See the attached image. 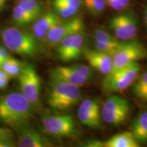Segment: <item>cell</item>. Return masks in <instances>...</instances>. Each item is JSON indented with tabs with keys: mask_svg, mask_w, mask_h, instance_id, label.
<instances>
[{
	"mask_svg": "<svg viewBox=\"0 0 147 147\" xmlns=\"http://www.w3.org/2000/svg\"><path fill=\"white\" fill-rule=\"evenodd\" d=\"M34 107L21 93H10L0 97V122L16 129L28 125Z\"/></svg>",
	"mask_w": 147,
	"mask_h": 147,
	"instance_id": "6da1fadb",
	"label": "cell"
},
{
	"mask_svg": "<svg viewBox=\"0 0 147 147\" xmlns=\"http://www.w3.org/2000/svg\"><path fill=\"white\" fill-rule=\"evenodd\" d=\"M81 98L82 92L79 86L57 79L51 80L48 95V104L52 109L68 110L77 105Z\"/></svg>",
	"mask_w": 147,
	"mask_h": 147,
	"instance_id": "7a4b0ae2",
	"label": "cell"
},
{
	"mask_svg": "<svg viewBox=\"0 0 147 147\" xmlns=\"http://www.w3.org/2000/svg\"><path fill=\"white\" fill-rule=\"evenodd\" d=\"M0 38L7 49L19 55L34 57L39 52L38 41L34 35L16 27H5Z\"/></svg>",
	"mask_w": 147,
	"mask_h": 147,
	"instance_id": "3957f363",
	"label": "cell"
},
{
	"mask_svg": "<svg viewBox=\"0 0 147 147\" xmlns=\"http://www.w3.org/2000/svg\"><path fill=\"white\" fill-rule=\"evenodd\" d=\"M140 69L138 62L110 71L106 75L102 84V91L106 93H113L124 91L134 83Z\"/></svg>",
	"mask_w": 147,
	"mask_h": 147,
	"instance_id": "277c9868",
	"label": "cell"
},
{
	"mask_svg": "<svg viewBox=\"0 0 147 147\" xmlns=\"http://www.w3.org/2000/svg\"><path fill=\"white\" fill-rule=\"evenodd\" d=\"M147 58V49L140 40L133 39L123 42L121 47L113 55L112 71Z\"/></svg>",
	"mask_w": 147,
	"mask_h": 147,
	"instance_id": "5b68a950",
	"label": "cell"
},
{
	"mask_svg": "<svg viewBox=\"0 0 147 147\" xmlns=\"http://www.w3.org/2000/svg\"><path fill=\"white\" fill-rule=\"evenodd\" d=\"M131 111L129 103L125 98L117 95L110 96L103 104L101 114L106 123L120 126L125 122Z\"/></svg>",
	"mask_w": 147,
	"mask_h": 147,
	"instance_id": "8992f818",
	"label": "cell"
},
{
	"mask_svg": "<svg viewBox=\"0 0 147 147\" xmlns=\"http://www.w3.org/2000/svg\"><path fill=\"white\" fill-rule=\"evenodd\" d=\"M46 133L57 138H76L80 132L73 117L69 115L47 116L42 119Z\"/></svg>",
	"mask_w": 147,
	"mask_h": 147,
	"instance_id": "52a82bcc",
	"label": "cell"
},
{
	"mask_svg": "<svg viewBox=\"0 0 147 147\" xmlns=\"http://www.w3.org/2000/svg\"><path fill=\"white\" fill-rule=\"evenodd\" d=\"M108 26L117 39L128 41L135 39L138 32V21L131 12H123L110 18Z\"/></svg>",
	"mask_w": 147,
	"mask_h": 147,
	"instance_id": "ba28073f",
	"label": "cell"
},
{
	"mask_svg": "<svg viewBox=\"0 0 147 147\" xmlns=\"http://www.w3.org/2000/svg\"><path fill=\"white\" fill-rule=\"evenodd\" d=\"M17 79L21 93L36 109L40 103L41 82L34 66L30 64L24 65Z\"/></svg>",
	"mask_w": 147,
	"mask_h": 147,
	"instance_id": "9c48e42d",
	"label": "cell"
},
{
	"mask_svg": "<svg viewBox=\"0 0 147 147\" xmlns=\"http://www.w3.org/2000/svg\"><path fill=\"white\" fill-rule=\"evenodd\" d=\"M87 36L84 32H78L65 37L57 46V54L63 62L77 60L83 55L86 49Z\"/></svg>",
	"mask_w": 147,
	"mask_h": 147,
	"instance_id": "30bf717a",
	"label": "cell"
},
{
	"mask_svg": "<svg viewBox=\"0 0 147 147\" xmlns=\"http://www.w3.org/2000/svg\"><path fill=\"white\" fill-rule=\"evenodd\" d=\"M85 24L82 18L75 16L67 21H62L53 27L48 34L47 42L50 47H55L65 37L78 32H84Z\"/></svg>",
	"mask_w": 147,
	"mask_h": 147,
	"instance_id": "8fae6325",
	"label": "cell"
},
{
	"mask_svg": "<svg viewBox=\"0 0 147 147\" xmlns=\"http://www.w3.org/2000/svg\"><path fill=\"white\" fill-rule=\"evenodd\" d=\"M101 116L100 101L97 98L86 99L79 106L78 117L84 126L93 129H100L102 127Z\"/></svg>",
	"mask_w": 147,
	"mask_h": 147,
	"instance_id": "7c38bea8",
	"label": "cell"
},
{
	"mask_svg": "<svg viewBox=\"0 0 147 147\" xmlns=\"http://www.w3.org/2000/svg\"><path fill=\"white\" fill-rule=\"evenodd\" d=\"M62 21L61 17L56 12H48L34 21L32 26V34L37 40L43 41L47 39L48 34L51 29Z\"/></svg>",
	"mask_w": 147,
	"mask_h": 147,
	"instance_id": "4fadbf2b",
	"label": "cell"
},
{
	"mask_svg": "<svg viewBox=\"0 0 147 147\" xmlns=\"http://www.w3.org/2000/svg\"><path fill=\"white\" fill-rule=\"evenodd\" d=\"M83 55L91 67L102 74L107 75L113 69V61L112 55L96 49L92 50L87 48Z\"/></svg>",
	"mask_w": 147,
	"mask_h": 147,
	"instance_id": "5bb4252c",
	"label": "cell"
},
{
	"mask_svg": "<svg viewBox=\"0 0 147 147\" xmlns=\"http://www.w3.org/2000/svg\"><path fill=\"white\" fill-rule=\"evenodd\" d=\"M17 135L16 144L20 147H44L49 146L46 140L28 125L15 129Z\"/></svg>",
	"mask_w": 147,
	"mask_h": 147,
	"instance_id": "9a60e30c",
	"label": "cell"
},
{
	"mask_svg": "<svg viewBox=\"0 0 147 147\" xmlns=\"http://www.w3.org/2000/svg\"><path fill=\"white\" fill-rule=\"evenodd\" d=\"M52 79L62 80L80 86L89 81L88 79L75 70L71 66H58L53 69L51 72Z\"/></svg>",
	"mask_w": 147,
	"mask_h": 147,
	"instance_id": "2e32d148",
	"label": "cell"
},
{
	"mask_svg": "<svg viewBox=\"0 0 147 147\" xmlns=\"http://www.w3.org/2000/svg\"><path fill=\"white\" fill-rule=\"evenodd\" d=\"M105 147H138L139 142L132 132L123 131L113 136L104 142Z\"/></svg>",
	"mask_w": 147,
	"mask_h": 147,
	"instance_id": "e0dca14e",
	"label": "cell"
},
{
	"mask_svg": "<svg viewBox=\"0 0 147 147\" xmlns=\"http://www.w3.org/2000/svg\"><path fill=\"white\" fill-rule=\"evenodd\" d=\"M132 133L139 142H147V111L140 113L134 121Z\"/></svg>",
	"mask_w": 147,
	"mask_h": 147,
	"instance_id": "ac0fdd59",
	"label": "cell"
},
{
	"mask_svg": "<svg viewBox=\"0 0 147 147\" xmlns=\"http://www.w3.org/2000/svg\"><path fill=\"white\" fill-rule=\"evenodd\" d=\"M12 21L17 27H25L36 21V18L27 12L19 3L14 6L12 11Z\"/></svg>",
	"mask_w": 147,
	"mask_h": 147,
	"instance_id": "d6986e66",
	"label": "cell"
},
{
	"mask_svg": "<svg viewBox=\"0 0 147 147\" xmlns=\"http://www.w3.org/2000/svg\"><path fill=\"white\" fill-rule=\"evenodd\" d=\"M132 92L138 100L147 102V71L136 79L132 87Z\"/></svg>",
	"mask_w": 147,
	"mask_h": 147,
	"instance_id": "ffe728a7",
	"label": "cell"
},
{
	"mask_svg": "<svg viewBox=\"0 0 147 147\" xmlns=\"http://www.w3.org/2000/svg\"><path fill=\"white\" fill-rule=\"evenodd\" d=\"M24 65L25 64L19 60L10 57L1 63V68L8 74L11 78H17L21 74Z\"/></svg>",
	"mask_w": 147,
	"mask_h": 147,
	"instance_id": "44dd1931",
	"label": "cell"
},
{
	"mask_svg": "<svg viewBox=\"0 0 147 147\" xmlns=\"http://www.w3.org/2000/svg\"><path fill=\"white\" fill-rule=\"evenodd\" d=\"M19 5L33 17L38 18L43 11L42 3L38 0H23L19 1Z\"/></svg>",
	"mask_w": 147,
	"mask_h": 147,
	"instance_id": "7402d4cb",
	"label": "cell"
},
{
	"mask_svg": "<svg viewBox=\"0 0 147 147\" xmlns=\"http://www.w3.org/2000/svg\"><path fill=\"white\" fill-rule=\"evenodd\" d=\"M94 41L112 45H121L123 42H120L115 36L110 34L102 28H96L93 32Z\"/></svg>",
	"mask_w": 147,
	"mask_h": 147,
	"instance_id": "603a6c76",
	"label": "cell"
},
{
	"mask_svg": "<svg viewBox=\"0 0 147 147\" xmlns=\"http://www.w3.org/2000/svg\"><path fill=\"white\" fill-rule=\"evenodd\" d=\"M53 4L55 12L61 18H68L72 17L73 16L76 15L78 10V8L65 4L57 0H53Z\"/></svg>",
	"mask_w": 147,
	"mask_h": 147,
	"instance_id": "cb8c5ba5",
	"label": "cell"
},
{
	"mask_svg": "<svg viewBox=\"0 0 147 147\" xmlns=\"http://www.w3.org/2000/svg\"><path fill=\"white\" fill-rule=\"evenodd\" d=\"M83 3L88 12L94 16L101 15L107 5L106 0H83Z\"/></svg>",
	"mask_w": 147,
	"mask_h": 147,
	"instance_id": "d4e9b609",
	"label": "cell"
},
{
	"mask_svg": "<svg viewBox=\"0 0 147 147\" xmlns=\"http://www.w3.org/2000/svg\"><path fill=\"white\" fill-rule=\"evenodd\" d=\"M17 146L13 131L9 128L0 127V147H14Z\"/></svg>",
	"mask_w": 147,
	"mask_h": 147,
	"instance_id": "484cf974",
	"label": "cell"
},
{
	"mask_svg": "<svg viewBox=\"0 0 147 147\" xmlns=\"http://www.w3.org/2000/svg\"><path fill=\"white\" fill-rule=\"evenodd\" d=\"M106 4L110 8L117 11H123L130 5V0H106Z\"/></svg>",
	"mask_w": 147,
	"mask_h": 147,
	"instance_id": "4316f807",
	"label": "cell"
},
{
	"mask_svg": "<svg viewBox=\"0 0 147 147\" xmlns=\"http://www.w3.org/2000/svg\"><path fill=\"white\" fill-rule=\"evenodd\" d=\"M71 67H73L75 70H76L82 76L86 77L88 80H91L93 78V71L90 68L89 66L82 65V64H75L72 65Z\"/></svg>",
	"mask_w": 147,
	"mask_h": 147,
	"instance_id": "83f0119b",
	"label": "cell"
},
{
	"mask_svg": "<svg viewBox=\"0 0 147 147\" xmlns=\"http://www.w3.org/2000/svg\"><path fill=\"white\" fill-rule=\"evenodd\" d=\"M10 78L8 74L0 68V89H4L7 87Z\"/></svg>",
	"mask_w": 147,
	"mask_h": 147,
	"instance_id": "f1b7e54d",
	"label": "cell"
},
{
	"mask_svg": "<svg viewBox=\"0 0 147 147\" xmlns=\"http://www.w3.org/2000/svg\"><path fill=\"white\" fill-rule=\"evenodd\" d=\"M57 1L76 8H80L83 3L82 0H57Z\"/></svg>",
	"mask_w": 147,
	"mask_h": 147,
	"instance_id": "f546056e",
	"label": "cell"
},
{
	"mask_svg": "<svg viewBox=\"0 0 147 147\" xmlns=\"http://www.w3.org/2000/svg\"><path fill=\"white\" fill-rule=\"evenodd\" d=\"M10 55L8 51L5 49V47H1V51H0V65H1V63L4 61L5 60H6L7 59L10 57Z\"/></svg>",
	"mask_w": 147,
	"mask_h": 147,
	"instance_id": "4dcf8cb0",
	"label": "cell"
},
{
	"mask_svg": "<svg viewBox=\"0 0 147 147\" xmlns=\"http://www.w3.org/2000/svg\"><path fill=\"white\" fill-rule=\"evenodd\" d=\"M85 146L89 147H102L104 146V142H101L100 140H93L89 141V142L86 144Z\"/></svg>",
	"mask_w": 147,
	"mask_h": 147,
	"instance_id": "1f68e13d",
	"label": "cell"
},
{
	"mask_svg": "<svg viewBox=\"0 0 147 147\" xmlns=\"http://www.w3.org/2000/svg\"><path fill=\"white\" fill-rule=\"evenodd\" d=\"M144 22L145 24V26H146V28L147 29V3L144 8Z\"/></svg>",
	"mask_w": 147,
	"mask_h": 147,
	"instance_id": "d6a6232c",
	"label": "cell"
},
{
	"mask_svg": "<svg viewBox=\"0 0 147 147\" xmlns=\"http://www.w3.org/2000/svg\"><path fill=\"white\" fill-rule=\"evenodd\" d=\"M6 0H0V11H1L5 8Z\"/></svg>",
	"mask_w": 147,
	"mask_h": 147,
	"instance_id": "836d02e7",
	"label": "cell"
},
{
	"mask_svg": "<svg viewBox=\"0 0 147 147\" xmlns=\"http://www.w3.org/2000/svg\"><path fill=\"white\" fill-rule=\"evenodd\" d=\"M1 47H1V46L0 45V51H1Z\"/></svg>",
	"mask_w": 147,
	"mask_h": 147,
	"instance_id": "e575fe53",
	"label": "cell"
},
{
	"mask_svg": "<svg viewBox=\"0 0 147 147\" xmlns=\"http://www.w3.org/2000/svg\"><path fill=\"white\" fill-rule=\"evenodd\" d=\"M18 1H23V0H18Z\"/></svg>",
	"mask_w": 147,
	"mask_h": 147,
	"instance_id": "d590c367",
	"label": "cell"
},
{
	"mask_svg": "<svg viewBox=\"0 0 147 147\" xmlns=\"http://www.w3.org/2000/svg\"><path fill=\"white\" fill-rule=\"evenodd\" d=\"M0 68H1V65H0Z\"/></svg>",
	"mask_w": 147,
	"mask_h": 147,
	"instance_id": "8d00e7d4",
	"label": "cell"
}]
</instances>
